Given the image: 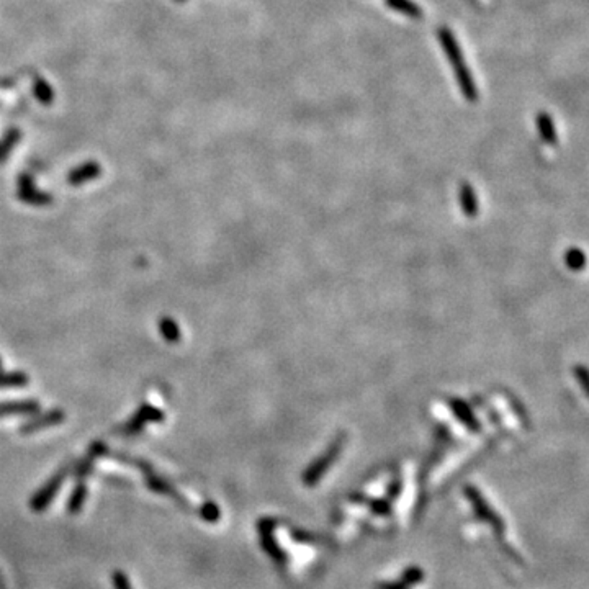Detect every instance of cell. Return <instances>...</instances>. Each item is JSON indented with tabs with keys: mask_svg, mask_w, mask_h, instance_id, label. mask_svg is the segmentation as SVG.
I'll list each match as a JSON object with an SVG mask.
<instances>
[{
	"mask_svg": "<svg viewBox=\"0 0 589 589\" xmlns=\"http://www.w3.org/2000/svg\"><path fill=\"white\" fill-rule=\"evenodd\" d=\"M63 478H64V471H61V473L56 475V477H52L50 482H48L45 486H43L41 490H39L37 495L33 496V499H32V503H30V506H32V509L34 510V513H43V510L48 508V504H50L51 501L54 499L56 493L59 491L61 483H63Z\"/></svg>",
	"mask_w": 589,
	"mask_h": 589,
	"instance_id": "7a4b0ae2",
	"label": "cell"
},
{
	"mask_svg": "<svg viewBox=\"0 0 589 589\" xmlns=\"http://www.w3.org/2000/svg\"><path fill=\"white\" fill-rule=\"evenodd\" d=\"M200 513H202V517L205 519V521H208V522H215L218 517H220V513H218V508L213 503H207L202 508V510H200Z\"/></svg>",
	"mask_w": 589,
	"mask_h": 589,
	"instance_id": "7c38bea8",
	"label": "cell"
},
{
	"mask_svg": "<svg viewBox=\"0 0 589 589\" xmlns=\"http://www.w3.org/2000/svg\"><path fill=\"white\" fill-rule=\"evenodd\" d=\"M537 126H539L540 136H542L545 143L552 144V146L553 144H557V141H558L557 128H555V123H553L552 116H550L548 113L542 112V113H539V115H537Z\"/></svg>",
	"mask_w": 589,
	"mask_h": 589,
	"instance_id": "8992f818",
	"label": "cell"
},
{
	"mask_svg": "<svg viewBox=\"0 0 589 589\" xmlns=\"http://www.w3.org/2000/svg\"><path fill=\"white\" fill-rule=\"evenodd\" d=\"M33 94L37 100L45 105H50L52 100H54V90H52L51 85L48 84L46 81H43V79H38V81L34 82Z\"/></svg>",
	"mask_w": 589,
	"mask_h": 589,
	"instance_id": "30bf717a",
	"label": "cell"
},
{
	"mask_svg": "<svg viewBox=\"0 0 589 589\" xmlns=\"http://www.w3.org/2000/svg\"><path fill=\"white\" fill-rule=\"evenodd\" d=\"M386 6L393 8V10L403 13V15L409 17L413 20L422 19V8L416 6L413 0H385Z\"/></svg>",
	"mask_w": 589,
	"mask_h": 589,
	"instance_id": "52a82bcc",
	"label": "cell"
},
{
	"mask_svg": "<svg viewBox=\"0 0 589 589\" xmlns=\"http://www.w3.org/2000/svg\"><path fill=\"white\" fill-rule=\"evenodd\" d=\"M100 174V167L99 164L95 163H87L82 165V167H79L71 172V176H69V180H71L74 185H77V183H82L85 180H90V178H95Z\"/></svg>",
	"mask_w": 589,
	"mask_h": 589,
	"instance_id": "ba28073f",
	"label": "cell"
},
{
	"mask_svg": "<svg viewBox=\"0 0 589 589\" xmlns=\"http://www.w3.org/2000/svg\"><path fill=\"white\" fill-rule=\"evenodd\" d=\"M113 586H115V589H133L128 581V576L123 571H115L113 573Z\"/></svg>",
	"mask_w": 589,
	"mask_h": 589,
	"instance_id": "4fadbf2b",
	"label": "cell"
},
{
	"mask_svg": "<svg viewBox=\"0 0 589 589\" xmlns=\"http://www.w3.org/2000/svg\"><path fill=\"white\" fill-rule=\"evenodd\" d=\"M448 408H451L453 416H455L458 421L466 427V429H470L471 432L479 431V427L482 426H479L477 416H475V413L471 411L470 406L466 404L464 400H458V398L451 400L448 401Z\"/></svg>",
	"mask_w": 589,
	"mask_h": 589,
	"instance_id": "277c9868",
	"label": "cell"
},
{
	"mask_svg": "<svg viewBox=\"0 0 589 589\" xmlns=\"http://www.w3.org/2000/svg\"><path fill=\"white\" fill-rule=\"evenodd\" d=\"M439 41H440V46L444 48L445 56L448 58V63L452 65V71L455 74L457 84L460 85L462 94H464V97L466 100L475 102V100L478 99L477 84H475L473 76H471L468 68H466L465 58L464 54H462L460 45L457 43L455 37H453V33L448 28H440Z\"/></svg>",
	"mask_w": 589,
	"mask_h": 589,
	"instance_id": "6da1fadb",
	"label": "cell"
},
{
	"mask_svg": "<svg viewBox=\"0 0 589 589\" xmlns=\"http://www.w3.org/2000/svg\"><path fill=\"white\" fill-rule=\"evenodd\" d=\"M565 260L566 265H568L571 270H581L584 265H586V256H584V252L578 247H571L570 251L566 252Z\"/></svg>",
	"mask_w": 589,
	"mask_h": 589,
	"instance_id": "8fae6325",
	"label": "cell"
},
{
	"mask_svg": "<svg viewBox=\"0 0 589 589\" xmlns=\"http://www.w3.org/2000/svg\"><path fill=\"white\" fill-rule=\"evenodd\" d=\"M460 205L462 209L466 216H477L478 215V196L473 187L468 182H464L460 187Z\"/></svg>",
	"mask_w": 589,
	"mask_h": 589,
	"instance_id": "5b68a950",
	"label": "cell"
},
{
	"mask_svg": "<svg viewBox=\"0 0 589 589\" xmlns=\"http://www.w3.org/2000/svg\"><path fill=\"white\" fill-rule=\"evenodd\" d=\"M85 496H87V490H85L84 483H79L77 488L72 493L71 499H69V503H68L69 514L76 516V514L81 513L82 506H84V503H85Z\"/></svg>",
	"mask_w": 589,
	"mask_h": 589,
	"instance_id": "9c48e42d",
	"label": "cell"
},
{
	"mask_svg": "<svg viewBox=\"0 0 589 589\" xmlns=\"http://www.w3.org/2000/svg\"><path fill=\"white\" fill-rule=\"evenodd\" d=\"M177 2H183V0H177Z\"/></svg>",
	"mask_w": 589,
	"mask_h": 589,
	"instance_id": "9a60e30c",
	"label": "cell"
},
{
	"mask_svg": "<svg viewBox=\"0 0 589 589\" xmlns=\"http://www.w3.org/2000/svg\"><path fill=\"white\" fill-rule=\"evenodd\" d=\"M344 440H346V435L340 434L339 437L335 439L333 444H331V447L327 448V452L324 453V455H321V457H320V460L314 462V464H313L311 466H309V470H308V477H309V475H311L313 479L320 478V475L322 473V471H324L326 466H329L331 464H333L334 458L338 457V453H339L340 451H342V447H344Z\"/></svg>",
	"mask_w": 589,
	"mask_h": 589,
	"instance_id": "3957f363",
	"label": "cell"
},
{
	"mask_svg": "<svg viewBox=\"0 0 589 589\" xmlns=\"http://www.w3.org/2000/svg\"><path fill=\"white\" fill-rule=\"evenodd\" d=\"M575 377L579 382V385H581L583 391H586V380H588V370L584 365H576L575 366Z\"/></svg>",
	"mask_w": 589,
	"mask_h": 589,
	"instance_id": "5bb4252c",
	"label": "cell"
}]
</instances>
